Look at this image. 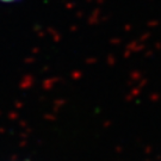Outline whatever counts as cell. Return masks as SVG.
Instances as JSON below:
<instances>
[{
  "label": "cell",
  "instance_id": "cell-1",
  "mask_svg": "<svg viewBox=\"0 0 161 161\" xmlns=\"http://www.w3.org/2000/svg\"><path fill=\"white\" fill-rule=\"evenodd\" d=\"M19 1H22V0H0V3H3V4H16Z\"/></svg>",
  "mask_w": 161,
  "mask_h": 161
}]
</instances>
